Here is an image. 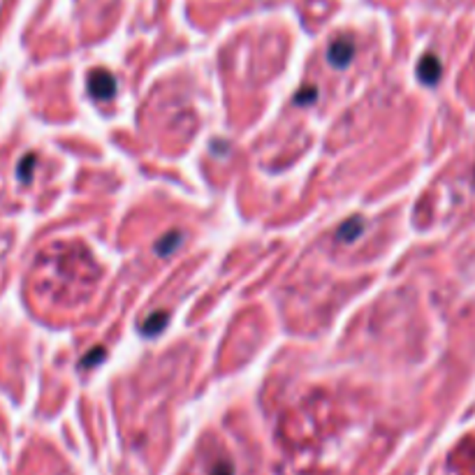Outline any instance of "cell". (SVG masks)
I'll list each match as a JSON object with an SVG mask.
<instances>
[{
    "label": "cell",
    "mask_w": 475,
    "mask_h": 475,
    "mask_svg": "<svg viewBox=\"0 0 475 475\" xmlns=\"http://www.w3.org/2000/svg\"><path fill=\"white\" fill-rule=\"evenodd\" d=\"M35 167V158L33 156H26L21 160V165H19V179L21 181H28V174H30V169Z\"/></svg>",
    "instance_id": "9"
},
{
    "label": "cell",
    "mask_w": 475,
    "mask_h": 475,
    "mask_svg": "<svg viewBox=\"0 0 475 475\" xmlns=\"http://www.w3.org/2000/svg\"><path fill=\"white\" fill-rule=\"evenodd\" d=\"M105 357V348H95V350L91 352V355H86V357L84 359H81V362H79V366H81V369H93V366L95 364H98L100 362V359H103Z\"/></svg>",
    "instance_id": "8"
},
{
    "label": "cell",
    "mask_w": 475,
    "mask_h": 475,
    "mask_svg": "<svg viewBox=\"0 0 475 475\" xmlns=\"http://www.w3.org/2000/svg\"><path fill=\"white\" fill-rule=\"evenodd\" d=\"M352 56H355V42L350 37H339V40H334L329 44L327 59L332 61V65L344 67L352 61Z\"/></svg>",
    "instance_id": "2"
},
{
    "label": "cell",
    "mask_w": 475,
    "mask_h": 475,
    "mask_svg": "<svg viewBox=\"0 0 475 475\" xmlns=\"http://www.w3.org/2000/svg\"><path fill=\"white\" fill-rule=\"evenodd\" d=\"M211 475H232V468H230V464H220V466L213 468Z\"/></svg>",
    "instance_id": "10"
},
{
    "label": "cell",
    "mask_w": 475,
    "mask_h": 475,
    "mask_svg": "<svg viewBox=\"0 0 475 475\" xmlns=\"http://www.w3.org/2000/svg\"><path fill=\"white\" fill-rule=\"evenodd\" d=\"M88 91L95 100H109L116 95V77L107 70L98 67L88 74Z\"/></svg>",
    "instance_id": "1"
},
{
    "label": "cell",
    "mask_w": 475,
    "mask_h": 475,
    "mask_svg": "<svg viewBox=\"0 0 475 475\" xmlns=\"http://www.w3.org/2000/svg\"><path fill=\"white\" fill-rule=\"evenodd\" d=\"M318 100V88H315L313 84L311 86H302V91L295 95V103L297 105H311Z\"/></svg>",
    "instance_id": "7"
},
{
    "label": "cell",
    "mask_w": 475,
    "mask_h": 475,
    "mask_svg": "<svg viewBox=\"0 0 475 475\" xmlns=\"http://www.w3.org/2000/svg\"><path fill=\"white\" fill-rule=\"evenodd\" d=\"M179 244H181V234L179 232H169L156 244V253H158V255H169V253H172Z\"/></svg>",
    "instance_id": "6"
},
{
    "label": "cell",
    "mask_w": 475,
    "mask_h": 475,
    "mask_svg": "<svg viewBox=\"0 0 475 475\" xmlns=\"http://www.w3.org/2000/svg\"><path fill=\"white\" fill-rule=\"evenodd\" d=\"M364 230V223L359 218H350L348 223H344L339 227V232H337V237H339V242H355V239L359 237V232Z\"/></svg>",
    "instance_id": "5"
},
{
    "label": "cell",
    "mask_w": 475,
    "mask_h": 475,
    "mask_svg": "<svg viewBox=\"0 0 475 475\" xmlns=\"http://www.w3.org/2000/svg\"><path fill=\"white\" fill-rule=\"evenodd\" d=\"M441 61L436 59L434 54H427L424 59L417 63V77H420V81H424L427 86H434L439 84L441 79Z\"/></svg>",
    "instance_id": "3"
},
{
    "label": "cell",
    "mask_w": 475,
    "mask_h": 475,
    "mask_svg": "<svg viewBox=\"0 0 475 475\" xmlns=\"http://www.w3.org/2000/svg\"><path fill=\"white\" fill-rule=\"evenodd\" d=\"M169 322V313L167 311H158V313H151L147 322H144L142 332L147 334V337H156V334H160L165 325Z\"/></svg>",
    "instance_id": "4"
}]
</instances>
